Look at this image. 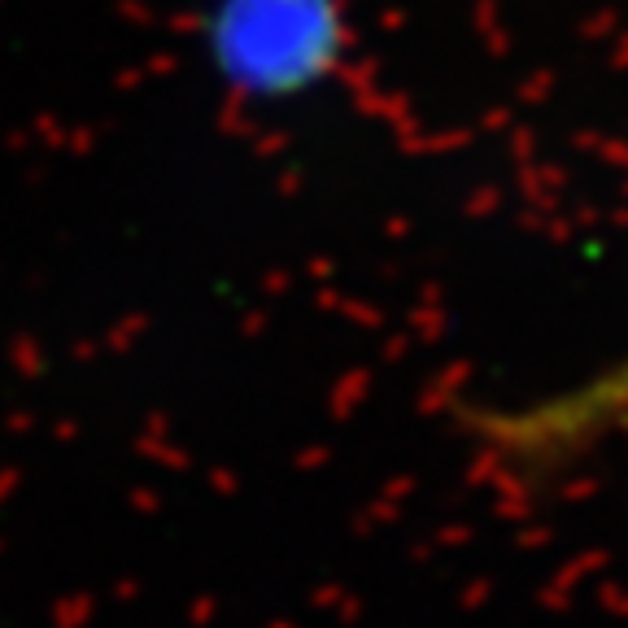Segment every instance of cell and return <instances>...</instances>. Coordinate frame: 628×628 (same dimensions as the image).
<instances>
[{
  "instance_id": "obj_1",
  "label": "cell",
  "mask_w": 628,
  "mask_h": 628,
  "mask_svg": "<svg viewBox=\"0 0 628 628\" xmlns=\"http://www.w3.org/2000/svg\"><path fill=\"white\" fill-rule=\"evenodd\" d=\"M628 432V354L563 393L480 419V437L519 463H559Z\"/></svg>"
}]
</instances>
